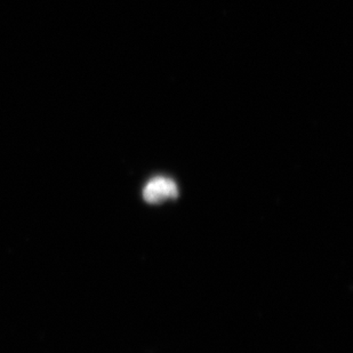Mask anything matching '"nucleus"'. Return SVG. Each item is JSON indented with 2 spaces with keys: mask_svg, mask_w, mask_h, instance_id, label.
<instances>
[{
  "mask_svg": "<svg viewBox=\"0 0 353 353\" xmlns=\"http://www.w3.org/2000/svg\"><path fill=\"white\" fill-rule=\"evenodd\" d=\"M143 199L151 205L163 203L166 200L175 199L179 196L176 182L170 177H152L143 188Z\"/></svg>",
  "mask_w": 353,
  "mask_h": 353,
  "instance_id": "nucleus-1",
  "label": "nucleus"
}]
</instances>
